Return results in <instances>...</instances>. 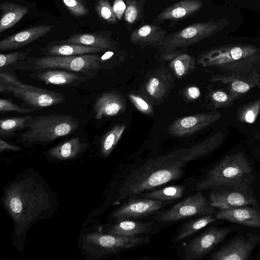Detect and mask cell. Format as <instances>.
Wrapping results in <instances>:
<instances>
[{"instance_id": "cell-7", "label": "cell", "mask_w": 260, "mask_h": 260, "mask_svg": "<svg viewBox=\"0 0 260 260\" xmlns=\"http://www.w3.org/2000/svg\"><path fill=\"white\" fill-rule=\"evenodd\" d=\"M222 23L210 19L193 23L183 29L166 36L159 44L158 52L165 60H170L184 53L188 47L218 32Z\"/></svg>"}, {"instance_id": "cell-36", "label": "cell", "mask_w": 260, "mask_h": 260, "mask_svg": "<svg viewBox=\"0 0 260 260\" xmlns=\"http://www.w3.org/2000/svg\"><path fill=\"white\" fill-rule=\"evenodd\" d=\"M14 70L11 68H7L0 71V92L5 93L8 87L16 84L20 81Z\"/></svg>"}, {"instance_id": "cell-12", "label": "cell", "mask_w": 260, "mask_h": 260, "mask_svg": "<svg viewBox=\"0 0 260 260\" xmlns=\"http://www.w3.org/2000/svg\"><path fill=\"white\" fill-rule=\"evenodd\" d=\"M147 198H132L118 208L113 214L116 221L123 220H136L149 216L169 203Z\"/></svg>"}, {"instance_id": "cell-27", "label": "cell", "mask_w": 260, "mask_h": 260, "mask_svg": "<svg viewBox=\"0 0 260 260\" xmlns=\"http://www.w3.org/2000/svg\"><path fill=\"white\" fill-rule=\"evenodd\" d=\"M55 42L96 47L108 51L112 50L114 48V46L109 38L103 35L93 34H74L71 35L67 40Z\"/></svg>"}, {"instance_id": "cell-42", "label": "cell", "mask_w": 260, "mask_h": 260, "mask_svg": "<svg viewBox=\"0 0 260 260\" xmlns=\"http://www.w3.org/2000/svg\"><path fill=\"white\" fill-rule=\"evenodd\" d=\"M6 150H11L14 151H19L21 148L18 146L11 144L2 138L0 139V152L2 153Z\"/></svg>"}, {"instance_id": "cell-43", "label": "cell", "mask_w": 260, "mask_h": 260, "mask_svg": "<svg viewBox=\"0 0 260 260\" xmlns=\"http://www.w3.org/2000/svg\"><path fill=\"white\" fill-rule=\"evenodd\" d=\"M186 95L189 99L191 100L197 99L201 94L200 90L199 88L194 86H191L188 87L186 90Z\"/></svg>"}, {"instance_id": "cell-17", "label": "cell", "mask_w": 260, "mask_h": 260, "mask_svg": "<svg viewBox=\"0 0 260 260\" xmlns=\"http://www.w3.org/2000/svg\"><path fill=\"white\" fill-rule=\"evenodd\" d=\"M126 103L123 96L114 91L104 92L98 95L93 106L97 119L114 116L123 113Z\"/></svg>"}, {"instance_id": "cell-34", "label": "cell", "mask_w": 260, "mask_h": 260, "mask_svg": "<svg viewBox=\"0 0 260 260\" xmlns=\"http://www.w3.org/2000/svg\"><path fill=\"white\" fill-rule=\"evenodd\" d=\"M31 50L20 51L8 53L0 54V71L6 69L11 66L25 60Z\"/></svg>"}, {"instance_id": "cell-33", "label": "cell", "mask_w": 260, "mask_h": 260, "mask_svg": "<svg viewBox=\"0 0 260 260\" xmlns=\"http://www.w3.org/2000/svg\"><path fill=\"white\" fill-rule=\"evenodd\" d=\"M126 10L124 20L126 24L133 25L143 17L144 7L146 0H124Z\"/></svg>"}, {"instance_id": "cell-29", "label": "cell", "mask_w": 260, "mask_h": 260, "mask_svg": "<svg viewBox=\"0 0 260 260\" xmlns=\"http://www.w3.org/2000/svg\"><path fill=\"white\" fill-rule=\"evenodd\" d=\"M170 61L169 65L171 69L176 76L179 78L186 76L195 68L194 57L188 54H180Z\"/></svg>"}, {"instance_id": "cell-16", "label": "cell", "mask_w": 260, "mask_h": 260, "mask_svg": "<svg viewBox=\"0 0 260 260\" xmlns=\"http://www.w3.org/2000/svg\"><path fill=\"white\" fill-rule=\"evenodd\" d=\"M53 28L52 25H40L26 28L2 40L0 50H14L26 46L46 35Z\"/></svg>"}, {"instance_id": "cell-1", "label": "cell", "mask_w": 260, "mask_h": 260, "mask_svg": "<svg viewBox=\"0 0 260 260\" xmlns=\"http://www.w3.org/2000/svg\"><path fill=\"white\" fill-rule=\"evenodd\" d=\"M223 139V134L218 132L196 145L148 160L126 178L120 195L123 198L139 195L180 178L188 162L210 154L221 144Z\"/></svg>"}, {"instance_id": "cell-4", "label": "cell", "mask_w": 260, "mask_h": 260, "mask_svg": "<svg viewBox=\"0 0 260 260\" xmlns=\"http://www.w3.org/2000/svg\"><path fill=\"white\" fill-rule=\"evenodd\" d=\"M198 61L204 67L215 68L227 75L235 76L239 72V76L243 72L244 75H253L256 73L251 69L256 72L254 69L260 68V51L249 46L214 49L199 55Z\"/></svg>"}, {"instance_id": "cell-25", "label": "cell", "mask_w": 260, "mask_h": 260, "mask_svg": "<svg viewBox=\"0 0 260 260\" xmlns=\"http://www.w3.org/2000/svg\"><path fill=\"white\" fill-rule=\"evenodd\" d=\"M86 145L79 137H73L48 150L47 153L51 157L64 160L74 158L85 149Z\"/></svg>"}, {"instance_id": "cell-26", "label": "cell", "mask_w": 260, "mask_h": 260, "mask_svg": "<svg viewBox=\"0 0 260 260\" xmlns=\"http://www.w3.org/2000/svg\"><path fill=\"white\" fill-rule=\"evenodd\" d=\"M0 10L1 33L15 25L28 12L27 7L7 1L1 3Z\"/></svg>"}, {"instance_id": "cell-28", "label": "cell", "mask_w": 260, "mask_h": 260, "mask_svg": "<svg viewBox=\"0 0 260 260\" xmlns=\"http://www.w3.org/2000/svg\"><path fill=\"white\" fill-rule=\"evenodd\" d=\"M216 220L213 214H209L200 216L197 218L188 220L181 226L175 236V240L177 241H180L189 237Z\"/></svg>"}, {"instance_id": "cell-18", "label": "cell", "mask_w": 260, "mask_h": 260, "mask_svg": "<svg viewBox=\"0 0 260 260\" xmlns=\"http://www.w3.org/2000/svg\"><path fill=\"white\" fill-rule=\"evenodd\" d=\"M209 204L220 210L232 209L245 206L257 204L256 199L251 195L237 191H226L210 193Z\"/></svg>"}, {"instance_id": "cell-6", "label": "cell", "mask_w": 260, "mask_h": 260, "mask_svg": "<svg viewBox=\"0 0 260 260\" xmlns=\"http://www.w3.org/2000/svg\"><path fill=\"white\" fill-rule=\"evenodd\" d=\"M79 121L71 115L53 114L32 116L25 122L19 141L23 145H45L74 133Z\"/></svg>"}, {"instance_id": "cell-3", "label": "cell", "mask_w": 260, "mask_h": 260, "mask_svg": "<svg viewBox=\"0 0 260 260\" xmlns=\"http://www.w3.org/2000/svg\"><path fill=\"white\" fill-rule=\"evenodd\" d=\"M113 55L112 51H108L103 55L97 53L73 56L28 57L25 60L8 68L31 72L46 69H61L79 73L88 79H92L100 71L110 67L107 63Z\"/></svg>"}, {"instance_id": "cell-45", "label": "cell", "mask_w": 260, "mask_h": 260, "mask_svg": "<svg viewBox=\"0 0 260 260\" xmlns=\"http://www.w3.org/2000/svg\"><path fill=\"white\" fill-rule=\"evenodd\" d=\"M255 111V110H248L245 115V120L247 122H249V123H253L255 120V118H256V115L255 114V113L254 112Z\"/></svg>"}, {"instance_id": "cell-9", "label": "cell", "mask_w": 260, "mask_h": 260, "mask_svg": "<svg viewBox=\"0 0 260 260\" xmlns=\"http://www.w3.org/2000/svg\"><path fill=\"white\" fill-rule=\"evenodd\" d=\"M5 93H12L24 105L38 109L61 104L66 99L61 93L28 85L20 81L7 88Z\"/></svg>"}, {"instance_id": "cell-10", "label": "cell", "mask_w": 260, "mask_h": 260, "mask_svg": "<svg viewBox=\"0 0 260 260\" xmlns=\"http://www.w3.org/2000/svg\"><path fill=\"white\" fill-rule=\"evenodd\" d=\"M86 248L98 255L121 252L139 246L146 240L140 237H123L108 234L93 233L87 235L84 240ZM91 251V252H92Z\"/></svg>"}, {"instance_id": "cell-13", "label": "cell", "mask_w": 260, "mask_h": 260, "mask_svg": "<svg viewBox=\"0 0 260 260\" xmlns=\"http://www.w3.org/2000/svg\"><path fill=\"white\" fill-rule=\"evenodd\" d=\"M221 117L217 112L201 113L183 117L175 120L168 127V133L183 137L193 134L213 124Z\"/></svg>"}, {"instance_id": "cell-5", "label": "cell", "mask_w": 260, "mask_h": 260, "mask_svg": "<svg viewBox=\"0 0 260 260\" xmlns=\"http://www.w3.org/2000/svg\"><path fill=\"white\" fill-rule=\"evenodd\" d=\"M252 167L245 155L238 152L225 156L198 182L201 191L216 186H228L247 190L253 179Z\"/></svg>"}, {"instance_id": "cell-19", "label": "cell", "mask_w": 260, "mask_h": 260, "mask_svg": "<svg viewBox=\"0 0 260 260\" xmlns=\"http://www.w3.org/2000/svg\"><path fill=\"white\" fill-rule=\"evenodd\" d=\"M216 219L255 228H260V211L247 206L219 210L215 213Z\"/></svg>"}, {"instance_id": "cell-40", "label": "cell", "mask_w": 260, "mask_h": 260, "mask_svg": "<svg viewBox=\"0 0 260 260\" xmlns=\"http://www.w3.org/2000/svg\"><path fill=\"white\" fill-rule=\"evenodd\" d=\"M249 78L250 77L244 78V81L241 80H236L234 81L232 83V88L236 92L239 93H244L248 91L250 88V86L249 83L245 81L247 80V79Z\"/></svg>"}, {"instance_id": "cell-31", "label": "cell", "mask_w": 260, "mask_h": 260, "mask_svg": "<svg viewBox=\"0 0 260 260\" xmlns=\"http://www.w3.org/2000/svg\"><path fill=\"white\" fill-rule=\"evenodd\" d=\"M125 124H118L113 127L102 137L101 143L102 154L108 156L113 151L125 129Z\"/></svg>"}, {"instance_id": "cell-39", "label": "cell", "mask_w": 260, "mask_h": 260, "mask_svg": "<svg viewBox=\"0 0 260 260\" xmlns=\"http://www.w3.org/2000/svg\"><path fill=\"white\" fill-rule=\"evenodd\" d=\"M128 97L134 105L140 112L148 115L153 114V111L151 105L143 97L132 93L128 94Z\"/></svg>"}, {"instance_id": "cell-46", "label": "cell", "mask_w": 260, "mask_h": 260, "mask_svg": "<svg viewBox=\"0 0 260 260\" xmlns=\"http://www.w3.org/2000/svg\"><path fill=\"white\" fill-rule=\"evenodd\" d=\"M259 155H260V150L259 151Z\"/></svg>"}, {"instance_id": "cell-30", "label": "cell", "mask_w": 260, "mask_h": 260, "mask_svg": "<svg viewBox=\"0 0 260 260\" xmlns=\"http://www.w3.org/2000/svg\"><path fill=\"white\" fill-rule=\"evenodd\" d=\"M185 190L182 185H173L166 187L158 190L141 193V197L160 201H170L177 200L182 197Z\"/></svg>"}, {"instance_id": "cell-23", "label": "cell", "mask_w": 260, "mask_h": 260, "mask_svg": "<svg viewBox=\"0 0 260 260\" xmlns=\"http://www.w3.org/2000/svg\"><path fill=\"white\" fill-rule=\"evenodd\" d=\"M108 50L99 47L75 44L52 43L41 49L45 56H73L106 52Z\"/></svg>"}, {"instance_id": "cell-22", "label": "cell", "mask_w": 260, "mask_h": 260, "mask_svg": "<svg viewBox=\"0 0 260 260\" xmlns=\"http://www.w3.org/2000/svg\"><path fill=\"white\" fill-rule=\"evenodd\" d=\"M167 31L153 24H145L132 31L130 41L132 44L145 47H158L166 37Z\"/></svg>"}, {"instance_id": "cell-24", "label": "cell", "mask_w": 260, "mask_h": 260, "mask_svg": "<svg viewBox=\"0 0 260 260\" xmlns=\"http://www.w3.org/2000/svg\"><path fill=\"white\" fill-rule=\"evenodd\" d=\"M153 222H144L136 220L117 221L105 230V233L123 237H134L149 233Z\"/></svg>"}, {"instance_id": "cell-35", "label": "cell", "mask_w": 260, "mask_h": 260, "mask_svg": "<svg viewBox=\"0 0 260 260\" xmlns=\"http://www.w3.org/2000/svg\"><path fill=\"white\" fill-rule=\"evenodd\" d=\"M95 8L98 16L104 20L111 24L117 22L113 8L108 0H98Z\"/></svg>"}, {"instance_id": "cell-14", "label": "cell", "mask_w": 260, "mask_h": 260, "mask_svg": "<svg viewBox=\"0 0 260 260\" xmlns=\"http://www.w3.org/2000/svg\"><path fill=\"white\" fill-rule=\"evenodd\" d=\"M260 242V237L251 235L247 238L233 239L213 253L212 260H247L255 247Z\"/></svg>"}, {"instance_id": "cell-2", "label": "cell", "mask_w": 260, "mask_h": 260, "mask_svg": "<svg viewBox=\"0 0 260 260\" xmlns=\"http://www.w3.org/2000/svg\"><path fill=\"white\" fill-rule=\"evenodd\" d=\"M3 203L14 221L17 238L24 236L32 223L45 215L55 203L49 187L35 175H23L10 183Z\"/></svg>"}, {"instance_id": "cell-8", "label": "cell", "mask_w": 260, "mask_h": 260, "mask_svg": "<svg viewBox=\"0 0 260 260\" xmlns=\"http://www.w3.org/2000/svg\"><path fill=\"white\" fill-rule=\"evenodd\" d=\"M215 213V208L210 205L209 202L201 192H198L159 213L155 218L158 221L172 222Z\"/></svg>"}, {"instance_id": "cell-37", "label": "cell", "mask_w": 260, "mask_h": 260, "mask_svg": "<svg viewBox=\"0 0 260 260\" xmlns=\"http://www.w3.org/2000/svg\"><path fill=\"white\" fill-rule=\"evenodd\" d=\"M70 13L75 17H81L88 14L89 10L80 0H62Z\"/></svg>"}, {"instance_id": "cell-15", "label": "cell", "mask_w": 260, "mask_h": 260, "mask_svg": "<svg viewBox=\"0 0 260 260\" xmlns=\"http://www.w3.org/2000/svg\"><path fill=\"white\" fill-rule=\"evenodd\" d=\"M32 79L46 84L77 86L88 78L83 74L61 69H46L32 72L28 75Z\"/></svg>"}, {"instance_id": "cell-21", "label": "cell", "mask_w": 260, "mask_h": 260, "mask_svg": "<svg viewBox=\"0 0 260 260\" xmlns=\"http://www.w3.org/2000/svg\"><path fill=\"white\" fill-rule=\"evenodd\" d=\"M173 79L164 69L153 72L146 80L144 89L145 93L154 100H160L167 95L173 87Z\"/></svg>"}, {"instance_id": "cell-38", "label": "cell", "mask_w": 260, "mask_h": 260, "mask_svg": "<svg viewBox=\"0 0 260 260\" xmlns=\"http://www.w3.org/2000/svg\"><path fill=\"white\" fill-rule=\"evenodd\" d=\"M38 110L39 109L36 108H26L19 106L7 99H0V111L2 113L15 112L19 113H28Z\"/></svg>"}, {"instance_id": "cell-11", "label": "cell", "mask_w": 260, "mask_h": 260, "mask_svg": "<svg viewBox=\"0 0 260 260\" xmlns=\"http://www.w3.org/2000/svg\"><path fill=\"white\" fill-rule=\"evenodd\" d=\"M228 228L211 227L192 239L185 248V259L195 260L208 254L231 233Z\"/></svg>"}, {"instance_id": "cell-44", "label": "cell", "mask_w": 260, "mask_h": 260, "mask_svg": "<svg viewBox=\"0 0 260 260\" xmlns=\"http://www.w3.org/2000/svg\"><path fill=\"white\" fill-rule=\"evenodd\" d=\"M211 99L214 102L217 103H224L228 99V95L223 91H216L211 95Z\"/></svg>"}, {"instance_id": "cell-20", "label": "cell", "mask_w": 260, "mask_h": 260, "mask_svg": "<svg viewBox=\"0 0 260 260\" xmlns=\"http://www.w3.org/2000/svg\"><path fill=\"white\" fill-rule=\"evenodd\" d=\"M203 6L200 0H182L172 5L160 13L153 23L166 21L176 22L197 13Z\"/></svg>"}, {"instance_id": "cell-41", "label": "cell", "mask_w": 260, "mask_h": 260, "mask_svg": "<svg viewBox=\"0 0 260 260\" xmlns=\"http://www.w3.org/2000/svg\"><path fill=\"white\" fill-rule=\"evenodd\" d=\"M112 8L117 19L120 20L125 13L126 4L123 0H115Z\"/></svg>"}, {"instance_id": "cell-32", "label": "cell", "mask_w": 260, "mask_h": 260, "mask_svg": "<svg viewBox=\"0 0 260 260\" xmlns=\"http://www.w3.org/2000/svg\"><path fill=\"white\" fill-rule=\"evenodd\" d=\"M32 116L27 115L1 119L0 120V137L7 139L25 127V122Z\"/></svg>"}]
</instances>
